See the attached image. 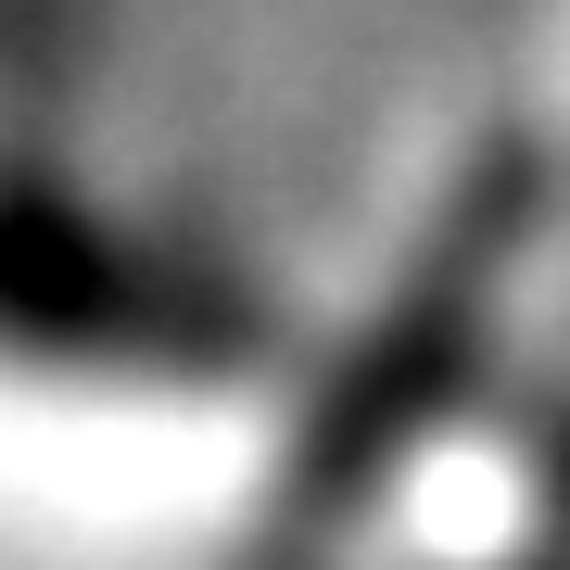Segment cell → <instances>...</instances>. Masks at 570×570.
<instances>
[{"label":"cell","mask_w":570,"mask_h":570,"mask_svg":"<svg viewBox=\"0 0 570 570\" xmlns=\"http://www.w3.org/2000/svg\"><path fill=\"white\" fill-rule=\"evenodd\" d=\"M494 254H508V204H482V228H456L444 242V266L419 279V305H406V330H381V343L355 355V381L330 393V469H381L406 431L431 419V393L456 381L469 355H482V305H494Z\"/></svg>","instance_id":"1"}]
</instances>
